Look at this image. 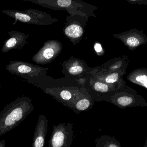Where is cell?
<instances>
[{
  "instance_id": "6da1fadb",
  "label": "cell",
  "mask_w": 147,
  "mask_h": 147,
  "mask_svg": "<svg viewBox=\"0 0 147 147\" xmlns=\"http://www.w3.org/2000/svg\"><path fill=\"white\" fill-rule=\"evenodd\" d=\"M34 108L32 100L25 96L6 105L0 113V137L17 127Z\"/></svg>"
},
{
  "instance_id": "7a4b0ae2",
  "label": "cell",
  "mask_w": 147,
  "mask_h": 147,
  "mask_svg": "<svg viewBox=\"0 0 147 147\" xmlns=\"http://www.w3.org/2000/svg\"><path fill=\"white\" fill-rule=\"evenodd\" d=\"M6 69L13 75H16L32 83L40 81L45 68L40 66L21 61H12L7 65Z\"/></svg>"
},
{
  "instance_id": "3957f363",
  "label": "cell",
  "mask_w": 147,
  "mask_h": 147,
  "mask_svg": "<svg viewBox=\"0 0 147 147\" xmlns=\"http://www.w3.org/2000/svg\"><path fill=\"white\" fill-rule=\"evenodd\" d=\"M1 12L14 19L16 22L29 24L46 25L51 22V18L49 14L36 9H29L24 11L6 10H3Z\"/></svg>"
},
{
  "instance_id": "277c9868",
  "label": "cell",
  "mask_w": 147,
  "mask_h": 147,
  "mask_svg": "<svg viewBox=\"0 0 147 147\" xmlns=\"http://www.w3.org/2000/svg\"><path fill=\"white\" fill-rule=\"evenodd\" d=\"M74 139L73 124L61 123L54 124L49 141V147H70Z\"/></svg>"
},
{
  "instance_id": "5b68a950",
  "label": "cell",
  "mask_w": 147,
  "mask_h": 147,
  "mask_svg": "<svg viewBox=\"0 0 147 147\" xmlns=\"http://www.w3.org/2000/svg\"><path fill=\"white\" fill-rule=\"evenodd\" d=\"M8 33L10 38L5 41L1 50L2 53H7L13 50H20L28 43L27 39L30 37L29 34L16 31H11Z\"/></svg>"
},
{
  "instance_id": "8992f818",
  "label": "cell",
  "mask_w": 147,
  "mask_h": 147,
  "mask_svg": "<svg viewBox=\"0 0 147 147\" xmlns=\"http://www.w3.org/2000/svg\"><path fill=\"white\" fill-rule=\"evenodd\" d=\"M109 102L121 109L135 107H147L146 101L140 97L123 94L112 97Z\"/></svg>"
},
{
  "instance_id": "52a82bcc",
  "label": "cell",
  "mask_w": 147,
  "mask_h": 147,
  "mask_svg": "<svg viewBox=\"0 0 147 147\" xmlns=\"http://www.w3.org/2000/svg\"><path fill=\"white\" fill-rule=\"evenodd\" d=\"M49 120L45 115H39L35 128L31 147H44L48 129Z\"/></svg>"
},
{
  "instance_id": "ba28073f",
  "label": "cell",
  "mask_w": 147,
  "mask_h": 147,
  "mask_svg": "<svg viewBox=\"0 0 147 147\" xmlns=\"http://www.w3.org/2000/svg\"><path fill=\"white\" fill-rule=\"evenodd\" d=\"M48 42L45 43L43 47L33 55L32 60L36 63L44 64L53 58L55 54V49L51 46Z\"/></svg>"
},
{
  "instance_id": "9c48e42d",
  "label": "cell",
  "mask_w": 147,
  "mask_h": 147,
  "mask_svg": "<svg viewBox=\"0 0 147 147\" xmlns=\"http://www.w3.org/2000/svg\"><path fill=\"white\" fill-rule=\"evenodd\" d=\"M94 102L89 98L81 97L68 105L67 107L73 110L76 114L88 111L92 107Z\"/></svg>"
},
{
  "instance_id": "30bf717a",
  "label": "cell",
  "mask_w": 147,
  "mask_h": 147,
  "mask_svg": "<svg viewBox=\"0 0 147 147\" xmlns=\"http://www.w3.org/2000/svg\"><path fill=\"white\" fill-rule=\"evenodd\" d=\"M95 147H122L121 144L114 137L102 135L95 139Z\"/></svg>"
},
{
  "instance_id": "8fae6325",
  "label": "cell",
  "mask_w": 147,
  "mask_h": 147,
  "mask_svg": "<svg viewBox=\"0 0 147 147\" xmlns=\"http://www.w3.org/2000/svg\"><path fill=\"white\" fill-rule=\"evenodd\" d=\"M65 34L69 37L77 38L82 36L83 30L80 26L73 24L68 26L65 30Z\"/></svg>"
},
{
  "instance_id": "7c38bea8",
  "label": "cell",
  "mask_w": 147,
  "mask_h": 147,
  "mask_svg": "<svg viewBox=\"0 0 147 147\" xmlns=\"http://www.w3.org/2000/svg\"><path fill=\"white\" fill-rule=\"evenodd\" d=\"M94 90L100 93H107L110 91L109 87L107 85L101 82H97L94 84Z\"/></svg>"
},
{
  "instance_id": "4fadbf2b",
  "label": "cell",
  "mask_w": 147,
  "mask_h": 147,
  "mask_svg": "<svg viewBox=\"0 0 147 147\" xmlns=\"http://www.w3.org/2000/svg\"><path fill=\"white\" fill-rule=\"evenodd\" d=\"M119 78V75L117 73H113L108 76L106 78L105 81L108 83H113L117 81Z\"/></svg>"
},
{
  "instance_id": "5bb4252c",
  "label": "cell",
  "mask_w": 147,
  "mask_h": 147,
  "mask_svg": "<svg viewBox=\"0 0 147 147\" xmlns=\"http://www.w3.org/2000/svg\"><path fill=\"white\" fill-rule=\"evenodd\" d=\"M127 43L131 47H136L139 45L140 42L138 38L131 37L127 39Z\"/></svg>"
},
{
  "instance_id": "9a60e30c",
  "label": "cell",
  "mask_w": 147,
  "mask_h": 147,
  "mask_svg": "<svg viewBox=\"0 0 147 147\" xmlns=\"http://www.w3.org/2000/svg\"><path fill=\"white\" fill-rule=\"evenodd\" d=\"M147 77L146 75H140L136 78V80L137 82L140 83L141 85L144 87L145 88H147Z\"/></svg>"
},
{
  "instance_id": "2e32d148",
  "label": "cell",
  "mask_w": 147,
  "mask_h": 147,
  "mask_svg": "<svg viewBox=\"0 0 147 147\" xmlns=\"http://www.w3.org/2000/svg\"><path fill=\"white\" fill-rule=\"evenodd\" d=\"M83 71V68L81 66H74L71 67L69 69L70 74L73 75H76L80 74Z\"/></svg>"
},
{
  "instance_id": "e0dca14e",
  "label": "cell",
  "mask_w": 147,
  "mask_h": 147,
  "mask_svg": "<svg viewBox=\"0 0 147 147\" xmlns=\"http://www.w3.org/2000/svg\"><path fill=\"white\" fill-rule=\"evenodd\" d=\"M94 49L96 52H100L102 51V47L101 45L99 43H96L94 45Z\"/></svg>"
},
{
  "instance_id": "ac0fdd59",
  "label": "cell",
  "mask_w": 147,
  "mask_h": 147,
  "mask_svg": "<svg viewBox=\"0 0 147 147\" xmlns=\"http://www.w3.org/2000/svg\"><path fill=\"white\" fill-rule=\"evenodd\" d=\"M5 140H3L0 141V147H5Z\"/></svg>"
},
{
  "instance_id": "d6986e66",
  "label": "cell",
  "mask_w": 147,
  "mask_h": 147,
  "mask_svg": "<svg viewBox=\"0 0 147 147\" xmlns=\"http://www.w3.org/2000/svg\"><path fill=\"white\" fill-rule=\"evenodd\" d=\"M144 147H147V138H146V140H145V143H144Z\"/></svg>"
}]
</instances>
